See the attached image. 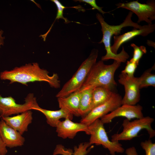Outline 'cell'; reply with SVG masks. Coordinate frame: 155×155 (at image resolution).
Returning a JSON list of instances; mask_svg holds the SVG:
<instances>
[{
    "mask_svg": "<svg viewBox=\"0 0 155 155\" xmlns=\"http://www.w3.org/2000/svg\"><path fill=\"white\" fill-rule=\"evenodd\" d=\"M0 78L2 80L9 81L10 84L18 82L26 86L30 82H44L55 88L60 87L58 74L54 73L50 75L49 72L40 68L37 63L26 64L10 70L4 71L0 73Z\"/></svg>",
    "mask_w": 155,
    "mask_h": 155,
    "instance_id": "6da1fadb",
    "label": "cell"
},
{
    "mask_svg": "<svg viewBox=\"0 0 155 155\" xmlns=\"http://www.w3.org/2000/svg\"><path fill=\"white\" fill-rule=\"evenodd\" d=\"M133 14L132 12L129 11L123 22L117 25L108 24L100 14L98 13L96 14V18L100 24L103 34L102 38L99 43L104 44L106 51V55L102 57L101 60L104 61L112 59L121 63L125 62L129 58V56L125 51L123 46L119 53L115 54L113 53L111 49V41L112 36L120 34L121 30L124 27L129 26L138 29L141 28L142 26L132 20Z\"/></svg>",
    "mask_w": 155,
    "mask_h": 155,
    "instance_id": "7a4b0ae2",
    "label": "cell"
},
{
    "mask_svg": "<svg viewBox=\"0 0 155 155\" xmlns=\"http://www.w3.org/2000/svg\"><path fill=\"white\" fill-rule=\"evenodd\" d=\"M121 63L114 60L110 65H106L101 60L92 66L82 87L79 90L103 86L108 87L112 90L117 86L114 79L116 70Z\"/></svg>",
    "mask_w": 155,
    "mask_h": 155,
    "instance_id": "3957f363",
    "label": "cell"
},
{
    "mask_svg": "<svg viewBox=\"0 0 155 155\" xmlns=\"http://www.w3.org/2000/svg\"><path fill=\"white\" fill-rule=\"evenodd\" d=\"M98 50L92 49L89 57L82 63L72 78L63 86L56 94L57 98L66 97L80 90L92 66L96 62Z\"/></svg>",
    "mask_w": 155,
    "mask_h": 155,
    "instance_id": "277c9868",
    "label": "cell"
},
{
    "mask_svg": "<svg viewBox=\"0 0 155 155\" xmlns=\"http://www.w3.org/2000/svg\"><path fill=\"white\" fill-rule=\"evenodd\" d=\"M154 119L149 116L144 117L130 121L126 119L123 122L122 131L115 133L111 136V141L117 142L120 140H129L137 136L138 134L142 129H146L150 138L155 135V131L152 127L151 124Z\"/></svg>",
    "mask_w": 155,
    "mask_h": 155,
    "instance_id": "5b68a950",
    "label": "cell"
},
{
    "mask_svg": "<svg viewBox=\"0 0 155 155\" xmlns=\"http://www.w3.org/2000/svg\"><path fill=\"white\" fill-rule=\"evenodd\" d=\"M104 124L100 119H98L88 126L90 137L89 143L91 145H102L107 149L111 155L116 153H123L125 150L122 144L119 141L112 142L108 139L105 129Z\"/></svg>",
    "mask_w": 155,
    "mask_h": 155,
    "instance_id": "8992f818",
    "label": "cell"
},
{
    "mask_svg": "<svg viewBox=\"0 0 155 155\" xmlns=\"http://www.w3.org/2000/svg\"><path fill=\"white\" fill-rule=\"evenodd\" d=\"M38 105L36 98L33 93L27 95L23 104L17 103L11 96L3 97L0 95V118L33 110Z\"/></svg>",
    "mask_w": 155,
    "mask_h": 155,
    "instance_id": "52a82bcc",
    "label": "cell"
},
{
    "mask_svg": "<svg viewBox=\"0 0 155 155\" xmlns=\"http://www.w3.org/2000/svg\"><path fill=\"white\" fill-rule=\"evenodd\" d=\"M117 8H121L130 11L137 16V22L145 21L148 24H152L155 20V1L148 0L146 3H142L137 1L120 3L116 4Z\"/></svg>",
    "mask_w": 155,
    "mask_h": 155,
    "instance_id": "ba28073f",
    "label": "cell"
},
{
    "mask_svg": "<svg viewBox=\"0 0 155 155\" xmlns=\"http://www.w3.org/2000/svg\"><path fill=\"white\" fill-rule=\"evenodd\" d=\"M122 99L121 95L114 92L109 100L93 109L82 117L80 123L89 125L96 120L121 106Z\"/></svg>",
    "mask_w": 155,
    "mask_h": 155,
    "instance_id": "9c48e42d",
    "label": "cell"
},
{
    "mask_svg": "<svg viewBox=\"0 0 155 155\" xmlns=\"http://www.w3.org/2000/svg\"><path fill=\"white\" fill-rule=\"evenodd\" d=\"M119 77L118 82L124 86L125 92L121 100V105H135L140 101V97L138 78L129 77L122 73Z\"/></svg>",
    "mask_w": 155,
    "mask_h": 155,
    "instance_id": "30bf717a",
    "label": "cell"
},
{
    "mask_svg": "<svg viewBox=\"0 0 155 155\" xmlns=\"http://www.w3.org/2000/svg\"><path fill=\"white\" fill-rule=\"evenodd\" d=\"M142 109V107L139 104L121 105L102 117L100 120L104 124L110 123L114 118L119 117H125L129 120L133 118L140 119L144 117Z\"/></svg>",
    "mask_w": 155,
    "mask_h": 155,
    "instance_id": "8fae6325",
    "label": "cell"
},
{
    "mask_svg": "<svg viewBox=\"0 0 155 155\" xmlns=\"http://www.w3.org/2000/svg\"><path fill=\"white\" fill-rule=\"evenodd\" d=\"M64 121L59 120L56 127V131L58 137L63 139L68 138L73 139L77 133L84 131L90 135L88 126L82 123H75L69 118L65 119Z\"/></svg>",
    "mask_w": 155,
    "mask_h": 155,
    "instance_id": "7c38bea8",
    "label": "cell"
},
{
    "mask_svg": "<svg viewBox=\"0 0 155 155\" xmlns=\"http://www.w3.org/2000/svg\"><path fill=\"white\" fill-rule=\"evenodd\" d=\"M155 29V24L144 25L140 29L134 28L132 30L122 35L113 36L114 43L111 46V50L113 53L117 54L121 45L137 36H145L153 32Z\"/></svg>",
    "mask_w": 155,
    "mask_h": 155,
    "instance_id": "4fadbf2b",
    "label": "cell"
},
{
    "mask_svg": "<svg viewBox=\"0 0 155 155\" xmlns=\"http://www.w3.org/2000/svg\"><path fill=\"white\" fill-rule=\"evenodd\" d=\"M0 135L6 147L10 148L21 146L25 141L21 134L2 119L0 121Z\"/></svg>",
    "mask_w": 155,
    "mask_h": 155,
    "instance_id": "5bb4252c",
    "label": "cell"
},
{
    "mask_svg": "<svg viewBox=\"0 0 155 155\" xmlns=\"http://www.w3.org/2000/svg\"><path fill=\"white\" fill-rule=\"evenodd\" d=\"M32 112L28 110L12 117H3L1 118L9 125L22 135L28 131V127L33 119Z\"/></svg>",
    "mask_w": 155,
    "mask_h": 155,
    "instance_id": "9a60e30c",
    "label": "cell"
},
{
    "mask_svg": "<svg viewBox=\"0 0 155 155\" xmlns=\"http://www.w3.org/2000/svg\"><path fill=\"white\" fill-rule=\"evenodd\" d=\"M81 94V91L79 90L67 97L57 98L59 107L65 109L73 115L80 116L79 110Z\"/></svg>",
    "mask_w": 155,
    "mask_h": 155,
    "instance_id": "2e32d148",
    "label": "cell"
},
{
    "mask_svg": "<svg viewBox=\"0 0 155 155\" xmlns=\"http://www.w3.org/2000/svg\"><path fill=\"white\" fill-rule=\"evenodd\" d=\"M33 110L38 111L43 113L46 117L48 124L53 127H56L58 122L61 118H69L71 120L73 118V115L63 108L52 111L42 108L38 105Z\"/></svg>",
    "mask_w": 155,
    "mask_h": 155,
    "instance_id": "e0dca14e",
    "label": "cell"
},
{
    "mask_svg": "<svg viewBox=\"0 0 155 155\" xmlns=\"http://www.w3.org/2000/svg\"><path fill=\"white\" fill-rule=\"evenodd\" d=\"M114 92L110 88L105 86H99L93 88L92 101L89 112L94 108L109 100Z\"/></svg>",
    "mask_w": 155,
    "mask_h": 155,
    "instance_id": "ac0fdd59",
    "label": "cell"
},
{
    "mask_svg": "<svg viewBox=\"0 0 155 155\" xmlns=\"http://www.w3.org/2000/svg\"><path fill=\"white\" fill-rule=\"evenodd\" d=\"M92 88L81 91L79 113L80 116L82 117L89 112L92 101Z\"/></svg>",
    "mask_w": 155,
    "mask_h": 155,
    "instance_id": "d6986e66",
    "label": "cell"
},
{
    "mask_svg": "<svg viewBox=\"0 0 155 155\" xmlns=\"http://www.w3.org/2000/svg\"><path fill=\"white\" fill-rule=\"evenodd\" d=\"M154 66L145 71L138 80L140 89L150 86H155V75L152 73L151 71L154 69Z\"/></svg>",
    "mask_w": 155,
    "mask_h": 155,
    "instance_id": "ffe728a7",
    "label": "cell"
},
{
    "mask_svg": "<svg viewBox=\"0 0 155 155\" xmlns=\"http://www.w3.org/2000/svg\"><path fill=\"white\" fill-rule=\"evenodd\" d=\"M51 1L53 2L55 4L57 8V12L54 22L52 24L48 31L45 34L41 35V36L42 37V38L44 40L46 39V38L47 35L49 32L53 24L57 19L58 20L60 18L63 19L65 21V23H68L70 22V21L68 20L67 18L64 17L63 16L64 10L66 8V7L63 5L58 0H51Z\"/></svg>",
    "mask_w": 155,
    "mask_h": 155,
    "instance_id": "44dd1931",
    "label": "cell"
},
{
    "mask_svg": "<svg viewBox=\"0 0 155 155\" xmlns=\"http://www.w3.org/2000/svg\"><path fill=\"white\" fill-rule=\"evenodd\" d=\"M131 46L133 49V57L130 60L139 64L140 59L147 52L146 47L143 45L138 46L134 43L131 44Z\"/></svg>",
    "mask_w": 155,
    "mask_h": 155,
    "instance_id": "7402d4cb",
    "label": "cell"
},
{
    "mask_svg": "<svg viewBox=\"0 0 155 155\" xmlns=\"http://www.w3.org/2000/svg\"><path fill=\"white\" fill-rule=\"evenodd\" d=\"M90 145L89 142L81 143L79 145L78 147L76 146L74 147V152L73 154V155H86L93 148L94 146H92L87 150Z\"/></svg>",
    "mask_w": 155,
    "mask_h": 155,
    "instance_id": "603a6c76",
    "label": "cell"
},
{
    "mask_svg": "<svg viewBox=\"0 0 155 155\" xmlns=\"http://www.w3.org/2000/svg\"><path fill=\"white\" fill-rule=\"evenodd\" d=\"M140 145L146 153V155H155V144L149 139L142 142Z\"/></svg>",
    "mask_w": 155,
    "mask_h": 155,
    "instance_id": "cb8c5ba5",
    "label": "cell"
},
{
    "mask_svg": "<svg viewBox=\"0 0 155 155\" xmlns=\"http://www.w3.org/2000/svg\"><path fill=\"white\" fill-rule=\"evenodd\" d=\"M138 65V64L131 60L127 61L125 69L121 71V73L126 74L129 77H133Z\"/></svg>",
    "mask_w": 155,
    "mask_h": 155,
    "instance_id": "d4e9b609",
    "label": "cell"
},
{
    "mask_svg": "<svg viewBox=\"0 0 155 155\" xmlns=\"http://www.w3.org/2000/svg\"><path fill=\"white\" fill-rule=\"evenodd\" d=\"M75 1H79L80 2H85L88 4L92 7V9H96L103 15L108 13L105 12L102 10V9L103 7H100L98 6L97 5L95 0H75Z\"/></svg>",
    "mask_w": 155,
    "mask_h": 155,
    "instance_id": "484cf974",
    "label": "cell"
},
{
    "mask_svg": "<svg viewBox=\"0 0 155 155\" xmlns=\"http://www.w3.org/2000/svg\"><path fill=\"white\" fill-rule=\"evenodd\" d=\"M6 147L0 135V155H6L7 152Z\"/></svg>",
    "mask_w": 155,
    "mask_h": 155,
    "instance_id": "4316f807",
    "label": "cell"
},
{
    "mask_svg": "<svg viewBox=\"0 0 155 155\" xmlns=\"http://www.w3.org/2000/svg\"><path fill=\"white\" fill-rule=\"evenodd\" d=\"M125 153L127 155H138L136 149L134 146L127 148Z\"/></svg>",
    "mask_w": 155,
    "mask_h": 155,
    "instance_id": "83f0119b",
    "label": "cell"
},
{
    "mask_svg": "<svg viewBox=\"0 0 155 155\" xmlns=\"http://www.w3.org/2000/svg\"><path fill=\"white\" fill-rule=\"evenodd\" d=\"M3 32V31L1 30H0V48L1 45H3L4 43V40L5 38L4 37L2 36V34Z\"/></svg>",
    "mask_w": 155,
    "mask_h": 155,
    "instance_id": "f1b7e54d",
    "label": "cell"
},
{
    "mask_svg": "<svg viewBox=\"0 0 155 155\" xmlns=\"http://www.w3.org/2000/svg\"><path fill=\"white\" fill-rule=\"evenodd\" d=\"M147 44L150 46L153 47L155 48V42L152 40H148L147 42Z\"/></svg>",
    "mask_w": 155,
    "mask_h": 155,
    "instance_id": "f546056e",
    "label": "cell"
}]
</instances>
